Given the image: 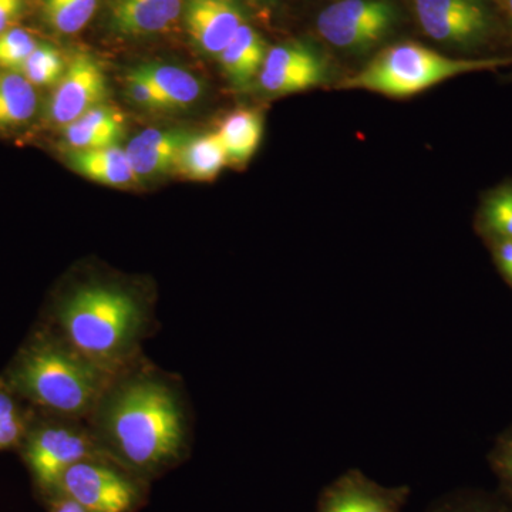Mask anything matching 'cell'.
Masks as SVG:
<instances>
[{"mask_svg":"<svg viewBox=\"0 0 512 512\" xmlns=\"http://www.w3.org/2000/svg\"><path fill=\"white\" fill-rule=\"evenodd\" d=\"M191 410L181 377L143 355L111 377L87 421L104 456L151 483L190 457Z\"/></svg>","mask_w":512,"mask_h":512,"instance_id":"1","label":"cell"},{"mask_svg":"<svg viewBox=\"0 0 512 512\" xmlns=\"http://www.w3.org/2000/svg\"><path fill=\"white\" fill-rule=\"evenodd\" d=\"M50 320L53 332L111 376L143 356L158 329L146 286L113 276L77 278L57 296Z\"/></svg>","mask_w":512,"mask_h":512,"instance_id":"2","label":"cell"},{"mask_svg":"<svg viewBox=\"0 0 512 512\" xmlns=\"http://www.w3.org/2000/svg\"><path fill=\"white\" fill-rule=\"evenodd\" d=\"M111 377L49 329L23 350L10 386L46 413L87 420Z\"/></svg>","mask_w":512,"mask_h":512,"instance_id":"3","label":"cell"},{"mask_svg":"<svg viewBox=\"0 0 512 512\" xmlns=\"http://www.w3.org/2000/svg\"><path fill=\"white\" fill-rule=\"evenodd\" d=\"M511 64L512 56L454 59L421 43L406 40L383 47L362 70L340 82L338 87L406 99L451 77Z\"/></svg>","mask_w":512,"mask_h":512,"instance_id":"4","label":"cell"},{"mask_svg":"<svg viewBox=\"0 0 512 512\" xmlns=\"http://www.w3.org/2000/svg\"><path fill=\"white\" fill-rule=\"evenodd\" d=\"M49 414V419L29 427L23 437V458L37 491L52 498L67 468L90 457L104 456L94 439L89 421ZM106 457V456H104Z\"/></svg>","mask_w":512,"mask_h":512,"instance_id":"5","label":"cell"},{"mask_svg":"<svg viewBox=\"0 0 512 512\" xmlns=\"http://www.w3.org/2000/svg\"><path fill=\"white\" fill-rule=\"evenodd\" d=\"M150 484L110 458L90 457L67 468L55 495L89 512H138L147 504Z\"/></svg>","mask_w":512,"mask_h":512,"instance_id":"6","label":"cell"},{"mask_svg":"<svg viewBox=\"0 0 512 512\" xmlns=\"http://www.w3.org/2000/svg\"><path fill=\"white\" fill-rule=\"evenodd\" d=\"M402 19L396 0H332L316 16L315 30L333 49L363 55L382 45Z\"/></svg>","mask_w":512,"mask_h":512,"instance_id":"7","label":"cell"},{"mask_svg":"<svg viewBox=\"0 0 512 512\" xmlns=\"http://www.w3.org/2000/svg\"><path fill=\"white\" fill-rule=\"evenodd\" d=\"M417 26L439 45L473 50L500 30L494 0H410Z\"/></svg>","mask_w":512,"mask_h":512,"instance_id":"8","label":"cell"},{"mask_svg":"<svg viewBox=\"0 0 512 512\" xmlns=\"http://www.w3.org/2000/svg\"><path fill=\"white\" fill-rule=\"evenodd\" d=\"M326 76L328 63L319 47L306 40H289L269 47L256 84L269 96H286L319 86Z\"/></svg>","mask_w":512,"mask_h":512,"instance_id":"9","label":"cell"},{"mask_svg":"<svg viewBox=\"0 0 512 512\" xmlns=\"http://www.w3.org/2000/svg\"><path fill=\"white\" fill-rule=\"evenodd\" d=\"M107 97L109 86L101 64L89 53H76L50 96L47 120L53 126L64 128L87 111L106 104Z\"/></svg>","mask_w":512,"mask_h":512,"instance_id":"10","label":"cell"},{"mask_svg":"<svg viewBox=\"0 0 512 512\" xmlns=\"http://www.w3.org/2000/svg\"><path fill=\"white\" fill-rule=\"evenodd\" d=\"M410 495L409 485L386 487L350 468L323 488L316 512H403Z\"/></svg>","mask_w":512,"mask_h":512,"instance_id":"11","label":"cell"},{"mask_svg":"<svg viewBox=\"0 0 512 512\" xmlns=\"http://www.w3.org/2000/svg\"><path fill=\"white\" fill-rule=\"evenodd\" d=\"M183 19L195 49L218 59L249 15L242 0H185Z\"/></svg>","mask_w":512,"mask_h":512,"instance_id":"12","label":"cell"},{"mask_svg":"<svg viewBox=\"0 0 512 512\" xmlns=\"http://www.w3.org/2000/svg\"><path fill=\"white\" fill-rule=\"evenodd\" d=\"M185 0H110L107 25L121 37H151L170 32L184 13Z\"/></svg>","mask_w":512,"mask_h":512,"instance_id":"13","label":"cell"},{"mask_svg":"<svg viewBox=\"0 0 512 512\" xmlns=\"http://www.w3.org/2000/svg\"><path fill=\"white\" fill-rule=\"evenodd\" d=\"M191 134L188 131L148 128L127 144L126 153L137 180L151 181L177 170L181 150Z\"/></svg>","mask_w":512,"mask_h":512,"instance_id":"14","label":"cell"},{"mask_svg":"<svg viewBox=\"0 0 512 512\" xmlns=\"http://www.w3.org/2000/svg\"><path fill=\"white\" fill-rule=\"evenodd\" d=\"M126 136V117L117 107L101 104L62 128V140L69 151L101 150L120 146Z\"/></svg>","mask_w":512,"mask_h":512,"instance_id":"15","label":"cell"},{"mask_svg":"<svg viewBox=\"0 0 512 512\" xmlns=\"http://www.w3.org/2000/svg\"><path fill=\"white\" fill-rule=\"evenodd\" d=\"M268 49L264 37L248 22L238 30L217 60L228 82L235 89L244 90L258 79Z\"/></svg>","mask_w":512,"mask_h":512,"instance_id":"16","label":"cell"},{"mask_svg":"<svg viewBox=\"0 0 512 512\" xmlns=\"http://www.w3.org/2000/svg\"><path fill=\"white\" fill-rule=\"evenodd\" d=\"M67 163L76 173L96 183L114 188H131L140 184L128 160L126 148L67 151Z\"/></svg>","mask_w":512,"mask_h":512,"instance_id":"17","label":"cell"},{"mask_svg":"<svg viewBox=\"0 0 512 512\" xmlns=\"http://www.w3.org/2000/svg\"><path fill=\"white\" fill-rule=\"evenodd\" d=\"M215 133L227 154L228 164L241 167L254 157L261 144L264 117L254 109L235 110L222 120Z\"/></svg>","mask_w":512,"mask_h":512,"instance_id":"18","label":"cell"},{"mask_svg":"<svg viewBox=\"0 0 512 512\" xmlns=\"http://www.w3.org/2000/svg\"><path fill=\"white\" fill-rule=\"evenodd\" d=\"M154 84L170 110H184L201 99L204 87L195 74L168 63H147L137 67Z\"/></svg>","mask_w":512,"mask_h":512,"instance_id":"19","label":"cell"},{"mask_svg":"<svg viewBox=\"0 0 512 512\" xmlns=\"http://www.w3.org/2000/svg\"><path fill=\"white\" fill-rule=\"evenodd\" d=\"M227 164V154L217 133L191 134L181 150L175 171L187 180L207 183L215 180Z\"/></svg>","mask_w":512,"mask_h":512,"instance_id":"20","label":"cell"},{"mask_svg":"<svg viewBox=\"0 0 512 512\" xmlns=\"http://www.w3.org/2000/svg\"><path fill=\"white\" fill-rule=\"evenodd\" d=\"M35 86L22 73L0 76V128L19 127L36 114Z\"/></svg>","mask_w":512,"mask_h":512,"instance_id":"21","label":"cell"},{"mask_svg":"<svg viewBox=\"0 0 512 512\" xmlns=\"http://www.w3.org/2000/svg\"><path fill=\"white\" fill-rule=\"evenodd\" d=\"M100 0H42L45 22L57 33L76 35L86 28Z\"/></svg>","mask_w":512,"mask_h":512,"instance_id":"22","label":"cell"},{"mask_svg":"<svg viewBox=\"0 0 512 512\" xmlns=\"http://www.w3.org/2000/svg\"><path fill=\"white\" fill-rule=\"evenodd\" d=\"M66 67L62 53L56 47L42 43L33 50L20 72L33 86H53L62 79Z\"/></svg>","mask_w":512,"mask_h":512,"instance_id":"23","label":"cell"},{"mask_svg":"<svg viewBox=\"0 0 512 512\" xmlns=\"http://www.w3.org/2000/svg\"><path fill=\"white\" fill-rule=\"evenodd\" d=\"M424 512H512V510L497 493L464 490L440 498Z\"/></svg>","mask_w":512,"mask_h":512,"instance_id":"24","label":"cell"},{"mask_svg":"<svg viewBox=\"0 0 512 512\" xmlns=\"http://www.w3.org/2000/svg\"><path fill=\"white\" fill-rule=\"evenodd\" d=\"M488 464L497 478L498 495L512 510V424L495 440Z\"/></svg>","mask_w":512,"mask_h":512,"instance_id":"25","label":"cell"},{"mask_svg":"<svg viewBox=\"0 0 512 512\" xmlns=\"http://www.w3.org/2000/svg\"><path fill=\"white\" fill-rule=\"evenodd\" d=\"M39 43L25 29L13 28L0 33V67L20 70Z\"/></svg>","mask_w":512,"mask_h":512,"instance_id":"26","label":"cell"},{"mask_svg":"<svg viewBox=\"0 0 512 512\" xmlns=\"http://www.w3.org/2000/svg\"><path fill=\"white\" fill-rule=\"evenodd\" d=\"M484 228L494 237L512 239V188L494 194L485 204Z\"/></svg>","mask_w":512,"mask_h":512,"instance_id":"27","label":"cell"},{"mask_svg":"<svg viewBox=\"0 0 512 512\" xmlns=\"http://www.w3.org/2000/svg\"><path fill=\"white\" fill-rule=\"evenodd\" d=\"M126 94L131 103L137 104L138 107H143V109L153 111L170 110L154 84L137 67L127 74Z\"/></svg>","mask_w":512,"mask_h":512,"instance_id":"28","label":"cell"},{"mask_svg":"<svg viewBox=\"0 0 512 512\" xmlns=\"http://www.w3.org/2000/svg\"><path fill=\"white\" fill-rule=\"evenodd\" d=\"M20 419H25V416L16 403L15 396L6 390H0V426Z\"/></svg>","mask_w":512,"mask_h":512,"instance_id":"29","label":"cell"},{"mask_svg":"<svg viewBox=\"0 0 512 512\" xmlns=\"http://www.w3.org/2000/svg\"><path fill=\"white\" fill-rule=\"evenodd\" d=\"M22 9L23 0H0V33L9 29V26L18 19Z\"/></svg>","mask_w":512,"mask_h":512,"instance_id":"30","label":"cell"},{"mask_svg":"<svg viewBox=\"0 0 512 512\" xmlns=\"http://www.w3.org/2000/svg\"><path fill=\"white\" fill-rule=\"evenodd\" d=\"M497 261L501 272L512 282V239H501L498 242Z\"/></svg>","mask_w":512,"mask_h":512,"instance_id":"31","label":"cell"},{"mask_svg":"<svg viewBox=\"0 0 512 512\" xmlns=\"http://www.w3.org/2000/svg\"><path fill=\"white\" fill-rule=\"evenodd\" d=\"M46 504L49 507V512H89L84 510L82 505L77 504L76 501L63 497V495H55V497L49 498Z\"/></svg>","mask_w":512,"mask_h":512,"instance_id":"32","label":"cell"},{"mask_svg":"<svg viewBox=\"0 0 512 512\" xmlns=\"http://www.w3.org/2000/svg\"><path fill=\"white\" fill-rule=\"evenodd\" d=\"M498 9L503 12L504 18L507 19L508 25L512 30V0H494Z\"/></svg>","mask_w":512,"mask_h":512,"instance_id":"33","label":"cell"},{"mask_svg":"<svg viewBox=\"0 0 512 512\" xmlns=\"http://www.w3.org/2000/svg\"><path fill=\"white\" fill-rule=\"evenodd\" d=\"M242 2H247L256 9H272L279 0H242Z\"/></svg>","mask_w":512,"mask_h":512,"instance_id":"34","label":"cell"}]
</instances>
